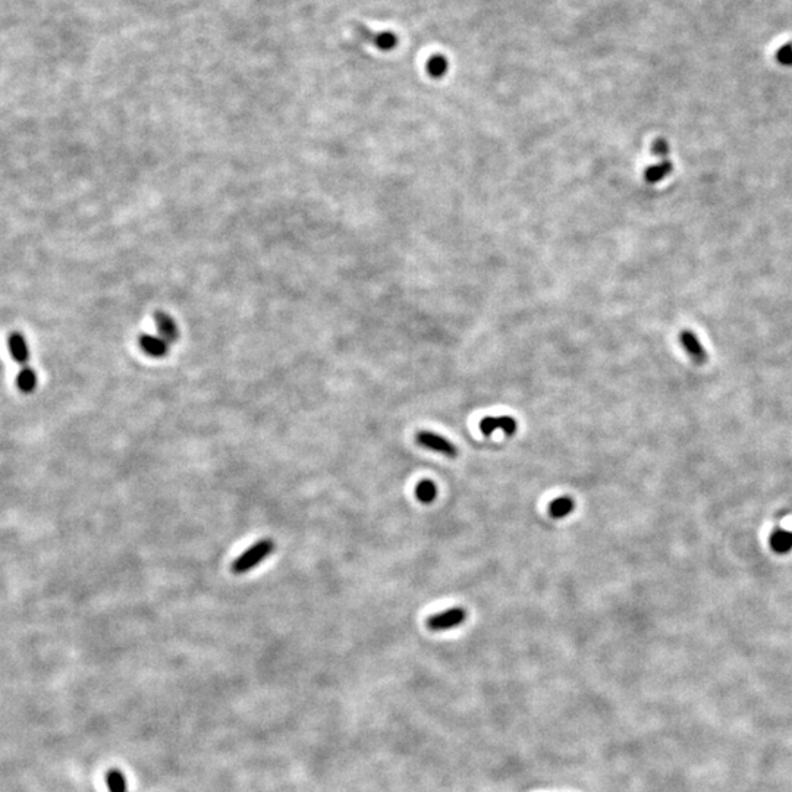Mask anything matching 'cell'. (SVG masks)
Listing matches in <instances>:
<instances>
[{
  "instance_id": "5b68a950",
  "label": "cell",
  "mask_w": 792,
  "mask_h": 792,
  "mask_svg": "<svg viewBox=\"0 0 792 792\" xmlns=\"http://www.w3.org/2000/svg\"><path fill=\"white\" fill-rule=\"evenodd\" d=\"M517 421L509 415L502 417H486L480 423V430L485 436H490L496 430H502L506 436H513L517 432Z\"/></svg>"
},
{
  "instance_id": "8fae6325",
  "label": "cell",
  "mask_w": 792,
  "mask_h": 792,
  "mask_svg": "<svg viewBox=\"0 0 792 792\" xmlns=\"http://www.w3.org/2000/svg\"><path fill=\"white\" fill-rule=\"evenodd\" d=\"M16 386L23 393H33L37 388V374L33 367L25 366L16 374Z\"/></svg>"
},
{
  "instance_id": "52a82bcc",
  "label": "cell",
  "mask_w": 792,
  "mask_h": 792,
  "mask_svg": "<svg viewBox=\"0 0 792 792\" xmlns=\"http://www.w3.org/2000/svg\"><path fill=\"white\" fill-rule=\"evenodd\" d=\"M8 347L14 361L25 367L30 361V348L24 335L21 331H12L8 338Z\"/></svg>"
},
{
  "instance_id": "9a60e30c",
  "label": "cell",
  "mask_w": 792,
  "mask_h": 792,
  "mask_svg": "<svg viewBox=\"0 0 792 792\" xmlns=\"http://www.w3.org/2000/svg\"><path fill=\"white\" fill-rule=\"evenodd\" d=\"M446 71H447V60L443 56L436 55L427 60V72H429L433 78H442Z\"/></svg>"
},
{
  "instance_id": "30bf717a",
  "label": "cell",
  "mask_w": 792,
  "mask_h": 792,
  "mask_svg": "<svg viewBox=\"0 0 792 792\" xmlns=\"http://www.w3.org/2000/svg\"><path fill=\"white\" fill-rule=\"evenodd\" d=\"M574 506H575V502L571 496L556 498L549 505V515L553 520H562V518L570 515V513L574 511Z\"/></svg>"
},
{
  "instance_id": "9c48e42d",
  "label": "cell",
  "mask_w": 792,
  "mask_h": 792,
  "mask_svg": "<svg viewBox=\"0 0 792 792\" xmlns=\"http://www.w3.org/2000/svg\"><path fill=\"white\" fill-rule=\"evenodd\" d=\"M156 326H157L159 336L163 338L167 344H172L174 340L178 339V326L175 323V320L169 314L157 313L156 314Z\"/></svg>"
},
{
  "instance_id": "e0dca14e",
  "label": "cell",
  "mask_w": 792,
  "mask_h": 792,
  "mask_svg": "<svg viewBox=\"0 0 792 792\" xmlns=\"http://www.w3.org/2000/svg\"><path fill=\"white\" fill-rule=\"evenodd\" d=\"M775 59L784 67H792V43L779 47L775 53Z\"/></svg>"
},
{
  "instance_id": "7c38bea8",
  "label": "cell",
  "mask_w": 792,
  "mask_h": 792,
  "mask_svg": "<svg viewBox=\"0 0 792 792\" xmlns=\"http://www.w3.org/2000/svg\"><path fill=\"white\" fill-rule=\"evenodd\" d=\"M673 169V165L669 162V160H663V162L657 163V165H653L649 166L644 172V179L649 184H656V182L665 179Z\"/></svg>"
},
{
  "instance_id": "7a4b0ae2",
  "label": "cell",
  "mask_w": 792,
  "mask_h": 792,
  "mask_svg": "<svg viewBox=\"0 0 792 792\" xmlns=\"http://www.w3.org/2000/svg\"><path fill=\"white\" fill-rule=\"evenodd\" d=\"M415 442L419 443L421 447L426 449H430V451L439 452L442 454L447 458H456L458 456V447L451 442L447 441L446 437L429 432V430H421L415 434Z\"/></svg>"
},
{
  "instance_id": "6da1fadb",
  "label": "cell",
  "mask_w": 792,
  "mask_h": 792,
  "mask_svg": "<svg viewBox=\"0 0 792 792\" xmlns=\"http://www.w3.org/2000/svg\"><path fill=\"white\" fill-rule=\"evenodd\" d=\"M275 550V543L269 539H264L254 543L250 549L245 550L241 556H238L237 559H235L231 565V570L233 574L241 575V574H247L251 570H254L257 565H260L264 559L269 558V556L273 553Z\"/></svg>"
},
{
  "instance_id": "5bb4252c",
  "label": "cell",
  "mask_w": 792,
  "mask_h": 792,
  "mask_svg": "<svg viewBox=\"0 0 792 792\" xmlns=\"http://www.w3.org/2000/svg\"><path fill=\"white\" fill-rule=\"evenodd\" d=\"M415 496L421 504H432L437 496V487L432 480H423L415 487Z\"/></svg>"
},
{
  "instance_id": "2e32d148",
  "label": "cell",
  "mask_w": 792,
  "mask_h": 792,
  "mask_svg": "<svg viewBox=\"0 0 792 792\" xmlns=\"http://www.w3.org/2000/svg\"><path fill=\"white\" fill-rule=\"evenodd\" d=\"M109 792H126V778L121 770H110L106 778Z\"/></svg>"
},
{
  "instance_id": "4fadbf2b",
  "label": "cell",
  "mask_w": 792,
  "mask_h": 792,
  "mask_svg": "<svg viewBox=\"0 0 792 792\" xmlns=\"http://www.w3.org/2000/svg\"><path fill=\"white\" fill-rule=\"evenodd\" d=\"M770 546L778 553H787L792 549V533L787 530H778L770 539Z\"/></svg>"
},
{
  "instance_id": "ba28073f",
  "label": "cell",
  "mask_w": 792,
  "mask_h": 792,
  "mask_svg": "<svg viewBox=\"0 0 792 792\" xmlns=\"http://www.w3.org/2000/svg\"><path fill=\"white\" fill-rule=\"evenodd\" d=\"M140 347L147 356L153 358H162L169 351V344L159 335H143L140 338Z\"/></svg>"
},
{
  "instance_id": "277c9868",
  "label": "cell",
  "mask_w": 792,
  "mask_h": 792,
  "mask_svg": "<svg viewBox=\"0 0 792 792\" xmlns=\"http://www.w3.org/2000/svg\"><path fill=\"white\" fill-rule=\"evenodd\" d=\"M356 33L364 40L370 43L374 47H377L379 50L383 51H388L395 49L398 46V37H396L391 31H383V33H376V31L370 30L369 27L362 25V24H357L356 25Z\"/></svg>"
},
{
  "instance_id": "8992f818",
  "label": "cell",
  "mask_w": 792,
  "mask_h": 792,
  "mask_svg": "<svg viewBox=\"0 0 792 792\" xmlns=\"http://www.w3.org/2000/svg\"><path fill=\"white\" fill-rule=\"evenodd\" d=\"M679 340H681L682 348L687 351V354L695 362H700V364L706 362V360H708V352H706L700 339L695 336L692 330H682L679 334Z\"/></svg>"
},
{
  "instance_id": "ac0fdd59",
  "label": "cell",
  "mask_w": 792,
  "mask_h": 792,
  "mask_svg": "<svg viewBox=\"0 0 792 792\" xmlns=\"http://www.w3.org/2000/svg\"><path fill=\"white\" fill-rule=\"evenodd\" d=\"M651 153L657 157L665 159L669 154V144L663 140V138H657L651 145Z\"/></svg>"
},
{
  "instance_id": "3957f363",
  "label": "cell",
  "mask_w": 792,
  "mask_h": 792,
  "mask_svg": "<svg viewBox=\"0 0 792 792\" xmlns=\"http://www.w3.org/2000/svg\"><path fill=\"white\" fill-rule=\"evenodd\" d=\"M467 612L463 607H452L447 609L445 612L434 614L427 619V627L432 631H446L455 627H459L465 622Z\"/></svg>"
}]
</instances>
